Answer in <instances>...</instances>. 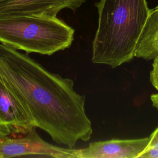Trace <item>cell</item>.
Masks as SVG:
<instances>
[{"label":"cell","mask_w":158,"mask_h":158,"mask_svg":"<svg viewBox=\"0 0 158 158\" xmlns=\"http://www.w3.org/2000/svg\"><path fill=\"white\" fill-rule=\"evenodd\" d=\"M148 143L138 158H158V127L149 137Z\"/></svg>","instance_id":"9c48e42d"},{"label":"cell","mask_w":158,"mask_h":158,"mask_svg":"<svg viewBox=\"0 0 158 158\" xmlns=\"http://www.w3.org/2000/svg\"><path fill=\"white\" fill-rule=\"evenodd\" d=\"M149 139L145 137L92 142L86 148L77 149V158H138Z\"/></svg>","instance_id":"8992f818"},{"label":"cell","mask_w":158,"mask_h":158,"mask_svg":"<svg viewBox=\"0 0 158 158\" xmlns=\"http://www.w3.org/2000/svg\"><path fill=\"white\" fill-rule=\"evenodd\" d=\"M149 80L154 88L158 91V58L153 60L152 69L149 73Z\"/></svg>","instance_id":"30bf717a"},{"label":"cell","mask_w":158,"mask_h":158,"mask_svg":"<svg viewBox=\"0 0 158 158\" xmlns=\"http://www.w3.org/2000/svg\"><path fill=\"white\" fill-rule=\"evenodd\" d=\"M74 29L57 16L0 14V43L27 54L51 56L69 48Z\"/></svg>","instance_id":"3957f363"},{"label":"cell","mask_w":158,"mask_h":158,"mask_svg":"<svg viewBox=\"0 0 158 158\" xmlns=\"http://www.w3.org/2000/svg\"><path fill=\"white\" fill-rule=\"evenodd\" d=\"M86 0H0V14L57 16L64 9L77 10Z\"/></svg>","instance_id":"52a82bcc"},{"label":"cell","mask_w":158,"mask_h":158,"mask_svg":"<svg viewBox=\"0 0 158 158\" xmlns=\"http://www.w3.org/2000/svg\"><path fill=\"white\" fill-rule=\"evenodd\" d=\"M35 127L24 106L0 77V138L23 135Z\"/></svg>","instance_id":"5b68a950"},{"label":"cell","mask_w":158,"mask_h":158,"mask_svg":"<svg viewBox=\"0 0 158 158\" xmlns=\"http://www.w3.org/2000/svg\"><path fill=\"white\" fill-rule=\"evenodd\" d=\"M33 127L21 137L0 138V158L42 157L77 158V149L59 147L43 139Z\"/></svg>","instance_id":"277c9868"},{"label":"cell","mask_w":158,"mask_h":158,"mask_svg":"<svg viewBox=\"0 0 158 158\" xmlns=\"http://www.w3.org/2000/svg\"><path fill=\"white\" fill-rule=\"evenodd\" d=\"M0 77L17 97L35 126L57 144L73 148L93 133L85 95L69 78L50 72L28 56L0 43Z\"/></svg>","instance_id":"6da1fadb"},{"label":"cell","mask_w":158,"mask_h":158,"mask_svg":"<svg viewBox=\"0 0 158 158\" xmlns=\"http://www.w3.org/2000/svg\"><path fill=\"white\" fill-rule=\"evenodd\" d=\"M135 57L145 60L158 58V6L150 10L136 48Z\"/></svg>","instance_id":"ba28073f"},{"label":"cell","mask_w":158,"mask_h":158,"mask_svg":"<svg viewBox=\"0 0 158 158\" xmlns=\"http://www.w3.org/2000/svg\"><path fill=\"white\" fill-rule=\"evenodd\" d=\"M96 6L92 62L115 68L130 62L150 14L146 0H100Z\"/></svg>","instance_id":"7a4b0ae2"},{"label":"cell","mask_w":158,"mask_h":158,"mask_svg":"<svg viewBox=\"0 0 158 158\" xmlns=\"http://www.w3.org/2000/svg\"><path fill=\"white\" fill-rule=\"evenodd\" d=\"M150 99L152 102V106L158 110V93L152 94Z\"/></svg>","instance_id":"8fae6325"}]
</instances>
